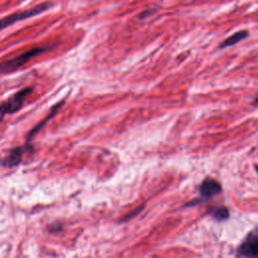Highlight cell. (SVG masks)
<instances>
[{"instance_id":"1","label":"cell","mask_w":258,"mask_h":258,"mask_svg":"<svg viewBox=\"0 0 258 258\" xmlns=\"http://www.w3.org/2000/svg\"><path fill=\"white\" fill-rule=\"evenodd\" d=\"M50 46L49 45H42V46H34L28 50H26L25 52L17 55L14 58L5 60L1 62V67H0V71L2 74H7V73H11L17 69H19L21 66H23L24 63H26L27 61H29L30 59H32L33 57H35L36 55L46 51L47 49H49Z\"/></svg>"},{"instance_id":"2","label":"cell","mask_w":258,"mask_h":258,"mask_svg":"<svg viewBox=\"0 0 258 258\" xmlns=\"http://www.w3.org/2000/svg\"><path fill=\"white\" fill-rule=\"evenodd\" d=\"M50 5L51 4L48 3V2H44V3L38 4L36 6H33L30 9H27V10H24V11H19V12L7 15L6 17H4L1 20V27H2V29H4L7 26H10V25H12L13 23H15L17 21L24 20V19L30 18L32 16H35L39 13H42L43 11L47 10L50 7Z\"/></svg>"},{"instance_id":"3","label":"cell","mask_w":258,"mask_h":258,"mask_svg":"<svg viewBox=\"0 0 258 258\" xmlns=\"http://www.w3.org/2000/svg\"><path fill=\"white\" fill-rule=\"evenodd\" d=\"M240 258H253L258 256V228L252 230L237 250Z\"/></svg>"},{"instance_id":"4","label":"cell","mask_w":258,"mask_h":258,"mask_svg":"<svg viewBox=\"0 0 258 258\" xmlns=\"http://www.w3.org/2000/svg\"><path fill=\"white\" fill-rule=\"evenodd\" d=\"M32 92V88L27 87L20 91H18L16 94H14L12 97H10L8 100H6L2 106H1V112L2 116L5 114H12L18 111L23 104L24 99Z\"/></svg>"},{"instance_id":"5","label":"cell","mask_w":258,"mask_h":258,"mask_svg":"<svg viewBox=\"0 0 258 258\" xmlns=\"http://www.w3.org/2000/svg\"><path fill=\"white\" fill-rule=\"evenodd\" d=\"M200 195L205 199H211L222 191L221 184L213 179V178H206L202 181V183L199 186Z\"/></svg>"},{"instance_id":"6","label":"cell","mask_w":258,"mask_h":258,"mask_svg":"<svg viewBox=\"0 0 258 258\" xmlns=\"http://www.w3.org/2000/svg\"><path fill=\"white\" fill-rule=\"evenodd\" d=\"M23 154V147H15L12 148L9 154L2 160V165L4 167H14L19 164L22 159Z\"/></svg>"},{"instance_id":"7","label":"cell","mask_w":258,"mask_h":258,"mask_svg":"<svg viewBox=\"0 0 258 258\" xmlns=\"http://www.w3.org/2000/svg\"><path fill=\"white\" fill-rule=\"evenodd\" d=\"M248 31L247 30H241V31H238L234 34H232L231 36L227 37L220 45L219 47L220 48H225V47H228V46H232L238 42H240L241 40H243L244 38H246L248 36Z\"/></svg>"},{"instance_id":"8","label":"cell","mask_w":258,"mask_h":258,"mask_svg":"<svg viewBox=\"0 0 258 258\" xmlns=\"http://www.w3.org/2000/svg\"><path fill=\"white\" fill-rule=\"evenodd\" d=\"M63 104V101H61V102H59V103H57L55 106H53L52 107V109H51V111H50V114L48 115V116H46V118L45 119H43L40 123H38L34 128H33V130H31L30 132H29V134H28V136H27V142H29L30 141V139L35 135V133H37V131L56 113V111L58 110V108H60V106Z\"/></svg>"},{"instance_id":"9","label":"cell","mask_w":258,"mask_h":258,"mask_svg":"<svg viewBox=\"0 0 258 258\" xmlns=\"http://www.w3.org/2000/svg\"><path fill=\"white\" fill-rule=\"evenodd\" d=\"M210 215L217 221H225L229 218L230 214H229V210L226 207L221 206V207L213 208L210 211Z\"/></svg>"},{"instance_id":"10","label":"cell","mask_w":258,"mask_h":258,"mask_svg":"<svg viewBox=\"0 0 258 258\" xmlns=\"http://www.w3.org/2000/svg\"><path fill=\"white\" fill-rule=\"evenodd\" d=\"M154 11H155V9H147V10H144V11H142L140 14H138V18L143 19V18L149 16V15H150L151 13H153Z\"/></svg>"},{"instance_id":"11","label":"cell","mask_w":258,"mask_h":258,"mask_svg":"<svg viewBox=\"0 0 258 258\" xmlns=\"http://www.w3.org/2000/svg\"><path fill=\"white\" fill-rule=\"evenodd\" d=\"M142 209H143V207H140V208H139V209H136V210H135V211H133V212H131V213H130V215H129V214H128V215H127V216H126V217H125V218H124V219H123V220H124V221H125V220H128V219H131V218H132V217H134V216H135V215H136V214H138V213H139V212H140V211H141V210H142Z\"/></svg>"},{"instance_id":"12","label":"cell","mask_w":258,"mask_h":258,"mask_svg":"<svg viewBox=\"0 0 258 258\" xmlns=\"http://www.w3.org/2000/svg\"><path fill=\"white\" fill-rule=\"evenodd\" d=\"M255 104H256V105H258V98L255 100Z\"/></svg>"},{"instance_id":"13","label":"cell","mask_w":258,"mask_h":258,"mask_svg":"<svg viewBox=\"0 0 258 258\" xmlns=\"http://www.w3.org/2000/svg\"><path fill=\"white\" fill-rule=\"evenodd\" d=\"M255 169H256V171L258 172V165H256V166H255Z\"/></svg>"}]
</instances>
